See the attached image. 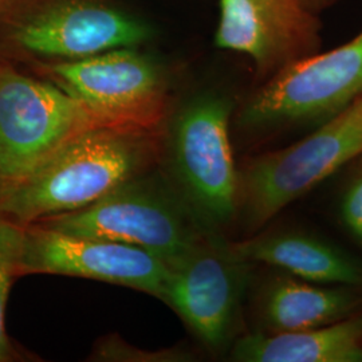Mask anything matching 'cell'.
Here are the masks:
<instances>
[{"label": "cell", "instance_id": "6da1fadb", "mask_svg": "<svg viewBox=\"0 0 362 362\" xmlns=\"http://www.w3.org/2000/svg\"><path fill=\"white\" fill-rule=\"evenodd\" d=\"M161 153V129L101 125L85 130L0 189V216L25 226L88 207L148 172Z\"/></svg>", "mask_w": 362, "mask_h": 362}, {"label": "cell", "instance_id": "7a4b0ae2", "mask_svg": "<svg viewBox=\"0 0 362 362\" xmlns=\"http://www.w3.org/2000/svg\"><path fill=\"white\" fill-rule=\"evenodd\" d=\"M233 103L219 93L194 97L173 117L169 128L170 184L196 219L218 233L239 207V172L230 141Z\"/></svg>", "mask_w": 362, "mask_h": 362}, {"label": "cell", "instance_id": "3957f363", "mask_svg": "<svg viewBox=\"0 0 362 362\" xmlns=\"http://www.w3.org/2000/svg\"><path fill=\"white\" fill-rule=\"evenodd\" d=\"M145 175L122 182L88 207L35 223L61 233L140 247L170 263L212 233L196 219L170 181Z\"/></svg>", "mask_w": 362, "mask_h": 362}, {"label": "cell", "instance_id": "277c9868", "mask_svg": "<svg viewBox=\"0 0 362 362\" xmlns=\"http://www.w3.org/2000/svg\"><path fill=\"white\" fill-rule=\"evenodd\" d=\"M360 155L362 118L353 103L303 140L248 163L239 173L238 212L257 231Z\"/></svg>", "mask_w": 362, "mask_h": 362}, {"label": "cell", "instance_id": "5b68a950", "mask_svg": "<svg viewBox=\"0 0 362 362\" xmlns=\"http://www.w3.org/2000/svg\"><path fill=\"white\" fill-rule=\"evenodd\" d=\"M101 125L109 124L52 81L0 64V189L79 133Z\"/></svg>", "mask_w": 362, "mask_h": 362}, {"label": "cell", "instance_id": "8992f818", "mask_svg": "<svg viewBox=\"0 0 362 362\" xmlns=\"http://www.w3.org/2000/svg\"><path fill=\"white\" fill-rule=\"evenodd\" d=\"M50 81L109 125L161 129L168 115V78L136 47L43 66Z\"/></svg>", "mask_w": 362, "mask_h": 362}, {"label": "cell", "instance_id": "52a82bcc", "mask_svg": "<svg viewBox=\"0 0 362 362\" xmlns=\"http://www.w3.org/2000/svg\"><path fill=\"white\" fill-rule=\"evenodd\" d=\"M362 95V33L324 54L286 66L247 103L240 122L252 129L329 119Z\"/></svg>", "mask_w": 362, "mask_h": 362}, {"label": "cell", "instance_id": "ba28073f", "mask_svg": "<svg viewBox=\"0 0 362 362\" xmlns=\"http://www.w3.org/2000/svg\"><path fill=\"white\" fill-rule=\"evenodd\" d=\"M250 262L218 233H208L168 263L161 300L176 311L211 350L224 349L235 330L246 290Z\"/></svg>", "mask_w": 362, "mask_h": 362}, {"label": "cell", "instance_id": "9c48e42d", "mask_svg": "<svg viewBox=\"0 0 362 362\" xmlns=\"http://www.w3.org/2000/svg\"><path fill=\"white\" fill-rule=\"evenodd\" d=\"M21 276L50 274L125 286L163 297L169 266L145 251L98 238L61 233L37 223L23 226Z\"/></svg>", "mask_w": 362, "mask_h": 362}, {"label": "cell", "instance_id": "30bf717a", "mask_svg": "<svg viewBox=\"0 0 362 362\" xmlns=\"http://www.w3.org/2000/svg\"><path fill=\"white\" fill-rule=\"evenodd\" d=\"M144 21L104 0H54L13 31L25 52L58 61L137 47L152 37Z\"/></svg>", "mask_w": 362, "mask_h": 362}, {"label": "cell", "instance_id": "8fae6325", "mask_svg": "<svg viewBox=\"0 0 362 362\" xmlns=\"http://www.w3.org/2000/svg\"><path fill=\"white\" fill-rule=\"evenodd\" d=\"M215 45L245 54L267 77L318 52L321 23L299 0H220Z\"/></svg>", "mask_w": 362, "mask_h": 362}, {"label": "cell", "instance_id": "7c38bea8", "mask_svg": "<svg viewBox=\"0 0 362 362\" xmlns=\"http://www.w3.org/2000/svg\"><path fill=\"white\" fill-rule=\"evenodd\" d=\"M250 263H263L318 285L362 288V263L344 250L309 233L275 231L233 243Z\"/></svg>", "mask_w": 362, "mask_h": 362}, {"label": "cell", "instance_id": "4fadbf2b", "mask_svg": "<svg viewBox=\"0 0 362 362\" xmlns=\"http://www.w3.org/2000/svg\"><path fill=\"white\" fill-rule=\"evenodd\" d=\"M362 309V288L318 285L274 276L259 297V315L269 333H287L334 324Z\"/></svg>", "mask_w": 362, "mask_h": 362}, {"label": "cell", "instance_id": "5bb4252c", "mask_svg": "<svg viewBox=\"0 0 362 362\" xmlns=\"http://www.w3.org/2000/svg\"><path fill=\"white\" fill-rule=\"evenodd\" d=\"M231 356L242 362H362V311L320 327L242 337Z\"/></svg>", "mask_w": 362, "mask_h": 362}, {"label": "cell", "instance_id": "9a60e30c", "mask_svg": "<svg viewBox=\"0 0 362 362\" xmlns=\"http://www.w3.org/2000/svg\"><path fill=\"white\" fill-rule=\"evenodd\" d=\"M23 226L0 216V362L18 360V353L6 330V308L13 282L21 278Z\"/></svg>", "mask_w": 362, "mask_h": 362}, {"label": "cell", "instance_id": "2e32d148", "mask_svg": "<svg viewBox=\"0 0 362 362\" xmlns=\"http://www.w3.org/2000/svg\"><path fill=\"white\" fill-rule=\"evenodd\" d=\"M94 360L104 361H187L189 354L182 353L180 350H164L160 353H148L145 350L134 349L127 345L124 341L116 337L103 341L94 353Z\"/></svg>", "mask_w": 362, "mask_h": 362}, {"label": "cell", "instance_id": "e0dca14e", "mask_svg": "<svg viewBox=\"0 0 362 362\" xmlns=\"http://www.w3.org/2000/svg\"><path fill=\"white\" fill-rule=\"evenodd\" d=\"M341 215L346 227L362 243V170L354 176L344 194Z\"/></svg>", "mask_w": 362, "mask_h": 362}, {"label": "cell", "instance_id": "ac0fdd59", "mask_svg": "<svg viewBox=\"0 0 362 362\" xmlns=\"http://www.w3.org/2000/svg\"><path fill=\"white\" fill-rule=\"evenodd\" d=\"M299 1L306 10L318 15L321 11H324L325 8L334 4L337 0H299Z\"/></svg>", "mask_w": 362, "mask_h": 362}, {"label": "cell", "instance_id": "d6986e66", "mask_svg": "<svg viewBox=\"0 0 362 362\" xmlns=\"http://www.w3.org/2000/svg\"><path fill=\"white\" fill-rule=\"evenodd\" d=\"M354 104L357 106V110H358V113H360V116H361L362 118V95L358 100L354 101Z\"/></svg>", "mask_w": 362, "mask_h": 362}]
</instances>
